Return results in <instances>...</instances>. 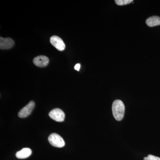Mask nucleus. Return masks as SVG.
Instances as JSON below:
<instances>
[{
	"label": "nucleus",
	"instance_id": "obj_5",
	"mask_svg": "<svg viewBox=\"0 0 160 160\" xmlns=\"http://www.w3.org/2000/svg\"><path fill=\"white\" fill-rule=\"evenodd\" d=\"M50 42L52 45L59 51H63L66 48V45L63 40L57 36L51 37Z\"/></svg>",
	"mask_w": 160,
	"mask_h": 160
},
{
	"label": "nucleus",
	"instance_id": "obj_8",
	"mask_svg": "<svg viewBox=\"0 0 160 160\" xmlns=\"http://www.w3.org/2000/svg\"><path fill=\"white\" fill-rule=\"evenodd\" d=\"M31 154V149L29 148H25L18 151L16 154V156L18 159H25L29 157Z\"/></svg>",
	"mask_w": 160,
	"mask_h": 160
},
{
	"label": "nucleus",
	"instance_id": "obj_10",
	"mask_svg": "<svg viewBox=\"0 0 160 160\" xmlns=\"http://www.w3.org/2000/svg\"><path fill=\"white\" fill-rule=\"evenodd\" d=\"M115 3L118 6H124L133 2V0H116Z\"/></svg>",
	"mask_w": 160,
	"mask_h": 160
},
{
	"label": "nucleus",
	"instance_id": "obj_3",
	"mask_svg": "<svg viewBox=\"0 0 160 160\" xmlns=\"http://www.w3.org/2000/svg\"><path fill=\"white\" fill-rule=\"evenodd\" d=\"M49 116L56 122H62L65 119V114L62 109L56 108L49 112Z\"/></svg>",
	"mask_w": 160,
	"mask_h": 160
},
{
	"label": "nucleus",
	"instance_id": "obj_7",
	"mask_svg": "<svg viewBox=\"0 0 160 160\" xmlns=\"http://www.w3.org/2000/svg\"><path fill=\"white\" fill-rule=\"evenodd\" d=\"M14 44V41L9 38H0V48L2 49H10Z\"/></svg>",
	"mask_w": 160,
	"mask_h": 160
},
{
	"label": "nucleus",
	"instance_id": "obj_12",
	"mask_svg": "<svg viewBox=\"0 0 160 160\" xmlns=\"http://www.w3.org/2000/svg\"><path fill=\"white\" fill-rule=\"evenodd\" d=\"M80 68H81V65L80 64H77L74 66V69L77 71H79Z\"/></svg>",
	"mask_w": 160,
	"mask_h": 160
},
{
	"label": "nucleus",
	"instance_id": "obj_2",
	"mask_svg": "<svg viewBox=\"0 0 160 160\" xmlns=\"http://www.w3.org/2000/svg\"><path fill=\"white\" fill-rule=\"evenodd\" d=\"M48 141L52 146L58 148H62L65 145V142L62 138L57 133H53L50 134L48 138Z\"/></svg>",
	"mask_w": 160,
	"mask_h": 160
},
{
	"label": "nucleus",
	"instance_id": "obj_9",
	"mask_svg": "<svg viewBox=\"0 0 160 160\" xmlns=\"http://www.w3.org/2000/svg\"><path fill=\"white\" fill-rule=\"evenodd\" d=\"M147 26L149 27L159 26L160 25V18L158 16H152L147 19L146 21Z\"/></svg>",
	"mask_w": 160,
	"mask_h": 160
},
{
	"label": "nucleus",
	"instance_id": "obj_6",
	"mask_svg": "<svg viewBox=\"0 0 160 160\" xmlns=\"http://www.w3.org/2000/svg\"><path fill=\"white\" fill-rule=\"evenodd\" d=\"M33 63L38 67H46L49 64V59L45 56H39L33 59Z\"/></svg>",
	"mask_w": 160,
	"mask_h": 160
},
{
	"label": "nucleus",
	"instance_id": "obj_1",
	"mask_svg": "<svg viewBox=\"0 0 160 160\" xmlns=\"http://www.w3.org/2000/svg\"><path fill=\"white\" fill-rule=\"evenodd\" d=\"M125 107L121 100H115L112 105V111L113 117L117 121H122L124 118Z\"/></svg>",
	"mask_w": 160,
	"mask_h": 160
},
{
	"label": "nucleus",
	"instance_id": "obj_4",
	"mask_svg": "<svg viewBox=\"0 0 160 160\" xmlns=\"http://www.w3.org/2000/svg\"><path fill=\"white\" fill-rule=\"evenodd\" d=\"M35 103L33 101L30 102L24 108H22L18 112V117L20 118H25L29 116L31 114L33 109H34Z\"/></svg>",
	"mask_w": 160,
	"mask_h": 160
},
{
	"label": "nucleus",
	"instance_id": "obj_11",
	"mask_svg": "<svg viewBox=\"0 0 160 160\" xmlns=\"http://www.w3.org/2000/svg\"><path fill=\"white\" fill-rule=\"evenodd\" d=\"M144 160H160V158L150 154L144 158Z\"/></svg>",
	"mask_w": 160,
	"mask_h": 160
}]
</instances>
